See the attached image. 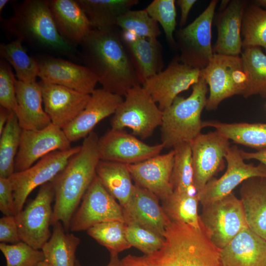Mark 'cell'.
Listing matches in <instances>:
<instances>
[{
    "mask_svg": "<svg viewBox=\"0 0 266 266\" xmlns=\"http://www.w3.org/2000/svg\"><path fill=\"white\" fill-rule=\"evenodd\" d=\"M119 29H93L80 44L79 59L96 75L102 88L123 97L141 84Z\"/></svg>",
    "mask_w": 266,
    "mask_h": 266,
    "instance_id": "obj_1",
    "label": "cell"
},
{
    "mask_svg": "<svg viewBox=\"0 0 266 266\" xmlns=\"http://www.w3.org/2000/svg\"><path fill=\"white\" fill-rule=\"evenodd\" d=\"M99 137L94 132L84 138L79 151L51 181L54 193L52 225L61 222L68 231L71 219L96 176L100 161Z\"/></svg>",
    "mask_w": 266,
    "mask_h": 266,
    "instance_id": "obj_2",
    "label": "cell"
},
{
    "mask_svg": "<svg viewBox=\"0 0 266 266\" xmlns=\"http://www.w3.org/2000/svg\"><path fill=\"white\" fill-rule=\"evenodd\" d=\"M13 14L0 18L3 31L10 37L47 51L78 60L79 52L59 32L46 0H25L13 4Z\"/></svg>",
    "mask_w": 266,
    "mask_h": 266,
    "instance_id": "obj_3",
    "label": "cell"
},
{
    "mask_svg": "<svg viewBox=\"0 0 266 266\" xmlns=\"http://www.w3.org/2000/svg\"><path fill=\"white\" fill-rule=\"evenodd\" d=\"M162 247L146 255L151 266H223L221 249L202 228L170 222L166 227Z\"/></svg>",
    "mask_w": 266,
    "mask_h": 266,
    "instance_id": "obj_4",
    "label": "cell"
},
{
    "mask_svg": "<svg viewBox=\"0 0 266 266\" xmlns=\"http://www.w3.org/2000/svg\"><path fill=\"white\" fill-rule=\"evenodd\" d=\"M207 87L206 81L200 77L192 86L189 96L185 98L178 96L171 105L163 111L160 127L161 143L165 148L191 144L201 133V115L207 102Z\"/></svg>",
    "mask_w": 266,
    "mask_h": 266,
    "instance_id": "obj_5",
    "label": "cell"
},
{
    "mask_svg": "<svg viewBox=\"0 0 266 266\" xmlns=\"http://www.w3.org/2000/svg\"><path fill=\"white\" fill-rule=\"evenodd\" d=\"M218 2L211 0L192 22L175 32L176 49L182 63L200 70L210 62L214 55L211 28Z\"/></svg>",
    "mask_w": 266,
    "mask_h": 266,
    "instance_id": "obj_6",
    "label": "cell"
},
{
    "mask_svg": "<svg viewBox=\"0 0 266 266\" xmlns=\"http://www.w3.org/2000/svg\"><path fill=\"white\" fill-rule=\"evenodd\" d=\"M163 111L141 85L130 89L111 120L112 129L128 128L141 139L150 136L161 126Z\"/></svg>",
    "mask_w": 266,
    "mask_h": 266,
    "instance_id": "obj_7",
    "label": "cell"
},
{
    "mask_svg": "<svg viewBox=\"0 0 266 266\" xmlns=\"http://www.w3.org/2000/svg\"><path fill=\"white\" fill-rule=\"evenodd\" d=\"M200 218L203 230L220 249L249 228L241 200L233 192L202 205Z\"/></svg>",
    "mask_w": 266,
    "mask_h": 266,
    "instance_id": "obj_8",
    "label": "cell"
},
{
    "mask_svg": "<svg viewBox=\"0 0 266 266\" xmlns=\"http://www.w3.org/2000/svg\"><path fill=\"white\" fill-rule=\"evenodd\" d=\"M54 198L50 181L41 186L34 199L15 216L21 240L35 249L41 250L51 235Z\"/></svg>",
    "mask_w": 266,
    "mask_h": 266,
    "instance_id": "obj_9",
    "label": "cell"
},
{
    "mask_svg": "<svg viewBox=\"0 0 266 266\" xmlns=\"http://www.w3.org/2000/svg\"><path fill=\"white\" fill-rule=\"evenodd\" d=\"M81 146L53 152L29 168L14 172L9 178L13 187L16 215L23 209L26 200L36 187L51 181L66 166Z\"/></svg>",
    "mask_w": 266,
    "mask_h": 266,
    "instance_id": "obj_10",
    "label": "cell"
},
{
    "mask_svg": "<svg viewBox=\"0 0 266 266\" xmlns=\"http://www.w3.org/2000/svg\"><path fill=\"white\" fill-rule=\"evenodd\" d=\"M74 214L69 230H87L100 223L119 221L125 223L123 209L108 192L97 175L87 190Z\"/></svg>",
    "mask_w": 266,
    "mask_h": 266,
    "instance_id": "obj_11",
    "label": "cell"
},
{
    "mask_svg": "<svg viewBox=\"0 0 266 266\" xmlns=\"http://www.w3.org/2000/svg\"><path fill=\"white\" fill-rule=\"evenodd\" d=\"M194 182L200 192L206 184L225 167L230 140L217 130L201 133L191 143Z\"/></svg>",
    "mask_w": 266,
    "mask_h": 266,
    "instance_id": "obj_12",
    "label": "cell"
},
{
    "mask_svg": "<svg viewBox=\"0 0 266 266\" xmlns=\"http://www.w3.org/2000/svg\"><path fill=\"white\" fill-rule=\"evenodd\" d=\"M200 70L180 62L176 55L167 66L149 78L141 86L164 111L183 91L197 83Z\"/></svg>",
    "mask_w": 266,
    "mask_h": 266,
    "instance_id": "obj_13",
    "label": "cell"
},
{
    "mask_svg": "<svg viewBox=\"0 0 266 266\" xmlns=\"http://www.w3.org/2000/svg\"><path fill=\"white\" fill-rule=\"evenodd\" d=\"M227 169L219 178L209 181L198 196L202 205L220 199L232 193L246 180L253 177L266 178V167L262 164L253 166L245 163L237 146H230L226 156Z\"/></svg>",
    "mask_w": 266,
    "mask_h": 266,
    "instance_id": "obj_14",
    "label": "cell"
},
{
    "mask_svg": "<svg viewBox=\"0 0 266 266\" xmlns=\"http://www.w3.org/2000/svg\"><path fill=\"white\" fill-rule=\"evenodd\" d=\"M70 143L63 130L52 123L42 129L22 130L14 172L29 168L53 152L71 148Z\"/></svg>",
    "mask_w": 266,
    "mask_h": 266,
    "instance_id": "obj_15",
    "label": "cell"
},
{
    "mask_svg": "<svg viewBox=\"0 0 266 266\" xmlns=\"http://www.w3.org/2000/svg\"><path fill=\"white\" fill-rule=\"evenodd\" d=\"M165 148L161 143L149 145L124 130L111 129L98 140L101 160L131 165L160 154Z\"/></svg>",
    "mask_w": 266,
    "mask_h": 266,
    "instance_id": "obj_16",
    "label": "cell"
},
{
    "mask_svg": "<svg viewBox=\"0 0 266 266\" xmlns=\"http://www.w3.org/2000/svg\"><path fill=\"white\" fill-rule=\"evenodd\" d=\"M38 77L43 82L63 86L91 95L98 80L86 66L50 55L36 59Z\"/></svg>",
    "mask_w": 266,
    "mask_h": 266,
    "instance_id": "obj_17",
    "label": "cell"
},
{
    "mask_svg": "<svg viewBox=\"0 0 266 266\" xmlns=\"http://www.w3.org/2000/svg\"><path fill=\"white\" fill-rule=\"evenodd\" d=\"M43 103L51 123L63 129L84 109L90 95L40 81Z\"/></svg>",
    "mask_w": 266,
    "mask_h": 266,
    "instance_id": "obj_18",
    "label": "cell"
},
{
    "mask_svg": "<svg viewBox=\"0 0 266 266\" xmlns=\"http://www.w3.org/2000/svg\"><path fill=\"white\" fill-rule=\"evenodd\" d=\"M123 100L122 96L96 89L84 109L63 129L68 140L71 142L85 138L99 123L113 115Z\"/></svg>",
    "mask_w": 266,
    "mask_h": 266,
    "instance_id": "obj_19",
    "label": "cell"
},
{
    "mask_svg": "<svg viewBox=\"0 0 266 266\" xmlns=\"http://www.w3.org/2000/svg\"><path fill=\"white\" fill-rule=\"evenodd\" d=\"M174 151L159 154L143 161L127 165L135 184L155 194L161 201L173 192L171 175Z\"/></svg>",
    "mask_w": 266,
    "mask_h": 266,
    "instance_id": "obj_20",
    "label": "cell"
},
{
    "mask_svg": "<svg viewBox=\"0 0 266 266\" xmlns=\"http://www.w3.org/2000/svg\"><path fill=\"white\" fill-rule=\"evenodd\" d=\"M242 61L240 56L214 54L209 64L200 70V77L209 86L207 110H216L223 100L236 95L233 78L236 68Z\"/></svg>",
    "mask_w": 266,
    "mask_h": 266,
    "instance_id": "obj_21",
    "label": "cell"
},
{
    "mask_svg": "<svg viewBox=\"0 0 266 266\" xmlns=\"http://www.w3.org/2000/svg\"><path fill=\"white\" fill-rule=\"evenodd\" d=\"M121 35L141 85L163 70V47L157 38L141 37L122 31Z\"/></svg>",
    "mask_w": 266,
    "mask_h": 266,
    "instance_id": "obj_22",
    "label": "cell"
},
{
    "mask_svg": "<svg viewBox=\"0 0 266 266\" xmlns=\"http://www.w3.org/2000/svg\"><path fill=\"white\" fill-rule=\"evenodd\" d=\"M248 3L243 0H230L224 10L218 11L215 21L217 38L213 47L214 54L234 56L241 54L242 19Z\"/></svg>",
    "mask_w": 266,
    "mask_h": 266,
    "instance_id": "obj_23",
    "label": "cell"
},
{
    "mask_svg": "<svg viewBox=\"0 0 266 266\" xmlns=\"http://www.w3.org/2000/svg\"><path fill=\"white\" fill-rule=\"evenodd\" d=\"M159 200L152 192L134 184L131 201L123 210L125 223H136L164 236L170 221Z\"/></svg>",
    "mask_w": 266,
    "mask_h": 266,
    "instance_id": "obj_24",
    "label": "cell"
},
{
    "mask_svg": "<svg viewBox=\"0 0 266 266\" xmlns=\"http://www.w3.org/2000/svg\"><path fill=\"white\" fill-rule=\"evenodd\" d=\"M223 266H266V240L249 228L221 249Z\"/></svg>",
    "mask_w": 266,
    "mask_h": 266,
    "instance_id": "obj_25",
    "label": "cell"
},
{
    "mask_svg": "<svg viewBox=\"0 0 266 266\" xmlns=\"http://www.w3.org/2000/svg\"><path fill=\"white\" fill-rule=\"evenodd\" d=\"M49 4L61 36L73 47L80 45L93 29L76 0H50Z\"/></svg>",
    "mask_w": 266,
    "mask_h": 266,
    "instance_id": "obj_26",
    "label": "cell"
},
{
    "mask_svg": "<svg viewBox=\"0 0 266 266\" xmlns=\"http://www.w3.org/2000/svg\"><path fill=\"white\" fill-rule=\"evenodd\" d=\"M15 88L18 104L16 115L22 130H39L50 125L51 121L42 106L39 83L17 80Z\"/></svg>",
    "mask_w": 266,
    "mask_h": 266,
    "instance_id": "obj_27",
    "label": "cell"
},
{
    "mask_svg": "<svg viewBox=\"0 0 266 266\" xmlns=\"http://www.w3.org/2000/svg\"><path fill=\"white\" fill-rule=\"evenodd\" d=\"M239 195L248 227L266 240V178L246 180Z\"/></svg>",
    "mask_w": 266,
    "mask_h": 266,
    "instance_id": "obj_28",
    "label": "cell"
},
{
    "mask_svg": "<svg viewBox=\"0 0 266 266\" xmlns=\"http://www.w3.org/2000/svg\"><path fill=\"white\" fill-rule=\"evenodd\" d=\"M96 175L108 192L118 201L123 209H126L131 201L134 189L128 165L100 160Z\"/></svg>",
    "mask_w": 266,
    "mask_h": 266,
    "instance_id": "obj_29",
    "label": "cell"
},
{
    "mask_svg": "<svg viewBox=\"0 0 266 266\" xmlns=\"http://www.w3.org/2000/svg\"><path fill=\"white\" fill-rule=\"evenodd\" d=\"M92 29L106 30L117 26L120 16L137 4L138 0H76Z\"/></svg>",
    "mask_w": 266,
    "mask_h": 266,
    "instance_id": "obj_30",
    "label": "cell"
},
{
    "mask_svg": "<svg viewBox=\"0 0 266 266\" xmlns=\"http://www.w3.org/2000/svg\"><path fill=\"white\" fill-rule=\"evenodd\" d=\"M52 226L51 235L41 249L45 260L51 266H75V253L80 239L68 233L61 222Z\"/></svg>",
    "mask_w": 266,
    "mask_h": 266,
    "instance_id": "obj_31",
    "label": "cell"
},
{
    "mask_svg": "<svg viewBox=\"0 0 266 266\" xmlns=\"http://www.w3.org/2000/svg\"><path fill=\"white\" fill-rule=\"evenodd\" d=\"M212 127L230 140L257 150L266 149V123H226L217 121L202 122V127Z\"/></svg>",
    "mask_w": 266,
    "mask_h": 266,
    "instance_id": "obj_32",
    "label": "cell"
},
{
    "mask_svg": "<svg viewBox=\"0 0 266 266\" xmlns=\"http://www.w3.org/2000/svg\"><path fill=\"white\" fill-rule=\"evenodd\" d=\"M162 207L170 222L190 225L196 229H201L198 195L187 193L173 191L166 199L162 201Z\"/></svg>",
    "mask_w": 266,
    "mask_h": 266,
    "instance_id": "obj_33",
    "label": "cell"
},
{
    "mask_svg": "<svg viewBox=\"0 0 266 266\" xmlns=\"http://www.w3.org/2000/svg\"><path fill=\"white\" fill-rule=\"evenodd\" d=\"M23 41L15 39L0 44L1 58L12 66L17 80L25 82L36 81L39 66L36 59L30 56L23 45Z\"/></svg>",
    "mask_w": 266,
    "mask_h": 266,
    "instance_id": "obj_34",
    "label": "cell"
},
{
    "mask_svg": "<svg viewBox=\"0 0 266 266\" xmlns=\"http://www.w3.org/2000/svg\"><path fill=\"white\" fill-rule=\"evenodd\" d=\"M173 149L174 156L170 180L173 191L198 195L194 182L191 144L182 143Z\"/></svg>",
    "mask_w": 266,
    "mask_h": 266,
    "instance_id": "obj_35",
    "label": "cell"
},
{
    "mask_svg": "<svg viewBox=\"0 0 266 266\" xmlns=\"http://www.w3.org/2000/svg\"><path fill=\"white\" fill-rule=\"evenodd\" d=\"M21 132L16 115L13 112L0 134V178H9L14 173Z\"/></svg>",
    "mask_w": 266,
    "mask_h": 266,
    "instance_id": "obj_36",
    "label": "cell"
},
{
    "mask_svg": "<svg viewBox=\"0 0 266 266\" xmlns=\"http://www.w3.org/2000/svg\"><path fill=\"white\" fill-rule=\"evenodd\" d=\"M241 57L248 74L249 86L246 98H266V54L258 46L242 48Z\"/></svg>",
    "mask_w": 266,
    "mask_h": 266,
    "instance_id": "obj_37",
    "label": "cell"
},
{
    "mask_svg": "<svg viewBox=\"0 0 266 266\" xmlns=\"http://www.w3.org/2000/svg\"><path fill=\"white\" fill-rule=\"evenodd\" d=\"M242 48L258 46L266 54V10L255 4L247 5L241 28Z\"/></svg>",
    "mask_w": 266,
    "mask_h": 266,
    "instance_id": "obj_38",
    "label": "cell"
},
{
    "mask_svg": "<svg viewBox=\"0 0 266 266\" xmlns=\"http://www.w3.org/2000/svg\"><path fill=\"white\" fill-rule=\"evenodd\" d=\"M87 232L88 235L107 248L110 254L118 255L132 247L126 238L124 222H103L91 227Z\"/></svg>",
    "mask_w": 266,
    "mask_h": 266,
    "instance_id": "obj_39",
    "label": "cell"
},
{
    "mask_svg": "<svg viewBox=\"0 0 266 266\" xmlns=\"http://www.w3.org/2000/svg\"><path fill=\"white\" fill-rule=\"evenodd\" d=\"M117 26L122 32L141 37L157 38L161 34L158 23L145 9L128 11L119 17Z\"/></svg>",
    "mask_w": 266,
    "mask_h": 266,
    "instance_id": "obj_40",
    "label": "cell"
},
{
    "mask_svg": "<svg viewBox=\"0 0 266 266\" xmlns=\"http://www.w3.org/2000/svg\"><path fill=\"white\" fill-rule=\"evenodd\" d=\"M176 1L154 0L145 8L149 15L161 25L167 41L176 48L174 32L176 26Z\"/></svg>",
    "mask_w": 266,
    "mask_h": 266,
    "instance_id": "obj_41",
    "label": "cell"
},
{
    "mask_svg": "<svg viewBox=\"0 0 266 266\" xmlns=\"http://www.w3.org/2000/svg\"><path fill=\"white\" fill-rule=\"evenodd\" d=\"M125 233L130 245L146 255L152 254L160 250L165 241L164 236L134 222L125 223Z\"/></svg>",
    "mask_w": 266,
    "mask_h": 266,
    "instance_id": "obj_42",
    "label": "cell"
},
{
    "mask_svg": "<svg viewBox=\"0 0 266 266\" xmlns=\"http://www.w3.org/2000/svg\"><path fill=\"white\" fill-rule=\"evenodd\" d=\"M0 250L5 258V266H35L45 260L41 250L23 241L11 244L0 243Z\"/></svg>",
    "mask_w": 266,
    "mask_h": 266,
    "instance_id": "obj_43",
    "label": "cell"
},
{
    "mask_svg": "<svg viewBox=\"0 0 266 266\" xmlns=\"http://www.w3.org/2000/svg\"><path fill=\"white\" fill-rule=\"evenodd\" d=\"M16 79L10 65L4 59L0 60V106L17 113L18 104L16 97Z\"/></svg>",
    "mask_w": 266,
    "mask_h": 266,
    "instance_id": "obj_44",
    "label": "cell"
},
{
    "mask_svg": "<svg viewBox=\"0 0 266 266\" xmlns=\"http://www.w3.org/2000/svg\"><path fill=\"white\" fill-rule=\"evenodd\" d=\"M0 210L6 216H16L13 187L9 178H0Z\"/></svg>",
    "mask_w": 266,
    "mask_h": 266,
    "instance_id": "obj_45",
    "label": "cell"
},
{
    "mask_svg": "<svg viewBox=\"0 0 266 266\" xmlns=\"http://www.w3.org/2000/svg\"><path fill=\"white\" fill-rule=\"evenodd\" d=\"M22 241L15 216L4 215L0 219V243H18Z\"/></svg>",
    "mask_w": 266,
    "mask_h": 266,
    "instance_id": "obj_46",
    "label": "cell"
},
{
    "mask_svg": "<svg viewBox=\"0 0 266 266\" xmlns=\"http://www.w3.org/2000/svg\"><path fill=\"white\" fill-rule=\"evenodd\" d=\"M197 1L196 0H177L176 1L181 11L179 21L180 28L185 26L190 11Z\"/></svg>",
    "mask_w": 266,
    "mask_h": 266,
    "instance_id": "obj_47",
    "label": "cell"
},
{
    "mask_svg": "<svg viewBox=\"0 0 266 266\" xmlns=\"http://www.w3.org/2000/svg\"><path fill=\"white\" fill-rule=\"evenodd\" d=\"M121 261L122 266H151L145 255L142 257H137L128 255Z\"/></svg>",
    "mask_w": 266,
    "mask_h": 266,
    "instance_id": "obj_48",
    "label": "cell"
},
{
    "mask_svg": "<svg viewBox=\"0 0 266 266\" xmlns=\"http://www.w3.org/2000/svg\"><path fill=\"white\" fill-rule=\"evenodd\" d=\"M240 153L244 160H256L266 167V149L254 152H247L240 149Z\"/></svg>",
    "mask_w": 266,
    "mask_h": 266,
    "instance_id": "obj_49",
    "label": "cell"
},
{
    "mask_svg": "<svg viewBox=\"0 0 266 266\" xmlns=\"http://www.w3.org/2000/svg\"><path fill=\"white\" fill-rule=\"evenodd\" d=\"M12 112H13L0 106V134L2 133Z\"/></svg>",
    "mask_w": 266,
    "mask_h": 266,
    "instance_id": "obj_50",
    "label": "cell"
},
{
    "mask_svg": "<svg viewBox=\"0 0 266 266\" xmlns=\"http://www.w3.org/2000/svg\"><path fill=\"white\" fill-rule=\"evenodd\" d=\"M75 266H82L79 261L76 260ZM106 266H122L121 261L119 259L118 255L110 254V259Z\"/></svg>",
    "mask_w": 266,
    "mask_h": 266,
    "instance_id": "obj_51",
    "label": "cell"
},
{
    "mask_svg": "<svg viewBox=\"0 0 266 266\" xmlns=\"http://www.w3.org/2000/svg\"><path fill=\"white\" fill-rule=\"evenodd\" d=\"M254 2L256 5L266 10V0H257Z\"/></svg>",
    "mask_w": 266,
    "mask_h": 266,
    "instance_id": "obj_52",
    "label": "cell"
},
{
    "mask_svg": "<svg viewBox=\"0 0 266 266\" xmlns=\"http://www.w3.org/2000/svg\"><path fill=\"white\" fill-rule=\"evenodd\" d=\"M229 0H223L221 2V4L219 8V11H221L224 10L228 5L230 2Z\"/></svg>",
    "mask_w": 266,
    "mask_h": 266,
    "instance_id": "obj_53",
    "label": "cell"
},
{
    "mask_svg": "<svg viewBox=\"0 0 266 266\" xmlns=\"http://www.w3.org/2000/svg\"><path fill=\"white\" fill-rule=\"evenodd\" d=\"M9 2L8 0H0V12L3 9L6 5Z\"/></svg>",
    "mask_w": 266,
    "mask_h": 266,
    "instance_id": "obj_54",
    "label": "cell"
},
{
    "mask_svg": "<svg viewBox=\"0 0 266 266\" xmlns=\"http://www.w3.org/2000/svg\"><path fill=\"white\" fill-rule=\"evenodd\" d=\"M35 266H51V265L46 261L44 260Z\"/></svg>",
    "mask_w": 266,
    "mask_h": 266,
    "instance_id": "obj_55",
    "label": "cell"
}]
</instances>
